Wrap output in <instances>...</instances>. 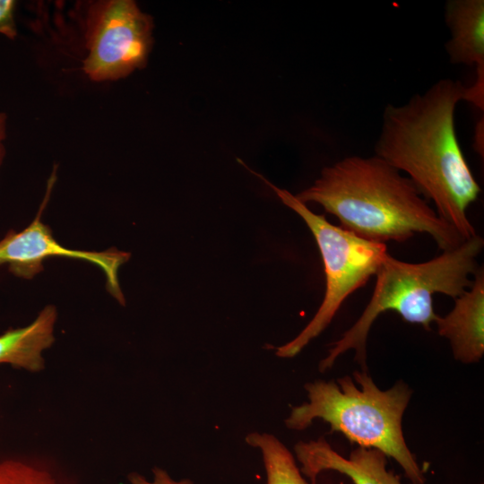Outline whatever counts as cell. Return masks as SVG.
<instances>
[{
	"mask_svg": "<svg viewBox=\"0 0 484 484\" xmlns=\"http://www.w3.org/2000/svg\"><path fill=\"white\" fill-rule=\"evenodd\" d=\"M467 87L442 79L403 105L387 104L375 155L403 171L439 217L469 239L476 234L467 216L481 189L461 149L455 108Z\"/></svg>",
	"mask_w": 484,
	"mask_h": 484,
	"instance_id": "1",
	"label": "cell"
},
{
	"mask_svg": "<svg viewBox=\"0 0 484 484\" xmlns=\"http://www.w3.org/2000/svg\"><path fill=\"white\" fill-rule=\"evenodd\" d=\"M296 197L305 204L321 205L341 228L367 240L404 242L426 233L443 251L466 240L439 217L408 177L376 155L348 156L324 167Z\"/></svg>",
	"mask_w": 484,
	"mask_h": 484,
	"instance_id": "2",
	"label": "cell"
},
{
	"mask_svg": "<svg viewBox=\"0 0 484 484\" xmlns=\"http://www.w3.org/2000/svg\"><path fill=\"white\" fill-rule=\"evenodd\" d=\"M483 246V238L475 235L431 260L415 264L398 260L388 253L375 274L376 286L368 304L357 322L332 344L328 355L319 363V370L323 373L331 368L337 358L350 349L355 350L362 370H367L368 332L376 317L387 310L430 330L437 317L433 295L442 293L454 299L469 289L472 283L470 276L480 268L477 258Z\"/></svg>",
	"mask_w": 484,
	"mask_h": 484,
	"instance_id": "3",
	"label": "cell"
},
{
	"mask_svg": "<svg viewBox=\"0 0 484 484\" xmlns=\"http://www.w3.org/2000/svg\"><path fill=\"white\" fill-rule=\"evenodd\" d=\"M336 381L316 380L305 385L308 402L291 408L285 425L301 431L314 419L330 425L360 447L375 448L394 459L412 483L424 484V471L408 448L402 420L411 391L402 381L380 390L367 370L355 371Z\"/></svg>",
	"mask_w": 484,
	"mask_h": 484,
	"instance_id": "4",
	"label": "cell"
},
{
	"mask_svg": "<svg viewBox=\"0 0 484 484\" xmlns=\"http://www.w3.org/2000/svg\"><path fill=\"white\" fill-rule=\"evenodd\" d=\"M246 169L303 219L315 239L324 263L326 285L320 307L305 328L275 351L280 358H293L330 324L346 298L376 274L388 254L387 246L333 225L324 214L314 213L288 190L277 187L262 175Z\"/></svg>",
	"mask_w": 484,
	"mask_h": 484,
	"instance_id": "5",
	"label": "cell"
},
{
	"mask_svg": "<svg viewBox=\"0 0 484 484\" xmlns=\"http://www.w3.org/2000/svg\"><path fill=\"white\" fill-rule=\"evenodd\" d=\"M82 69L94 82L116 81L143 68L152 47V18L132 0L97 1L85 19Z\"/></svg>",
	"mask_w": 484,
	"mask_h": 484,
	"instance_id": "6",
	"label": "cell"
},
{
	"mask_svg": "<svg viewBox=\"0 0 484 484\" xmlns=\"http://www.w3.org/2000/svg\"><path fill=\"white\" fill-rule=\"evenodd\" d=\"M34 220L21 231L10 230L0 240V265L5 264L17 277L31 279L43 270V262L49 257H66L84 260L101 269L110 294L122 305L118 272L130 258V254L116 248L105 251L74 250L63 246L52 235L50 229L40 220Z\"/></svg>",
	"mask_w": 484,
	"mask_h": 484,
	"instance_id": "7",
	"label": "cell"
},
{
	"mask_svg": "<svg viewBox=\"0 0 484 484\" xmlns=\"http://www.w3.org/2000/svg\"><path fill=\"white\" fill-rule=\"evenodd\" d=\"M294 453L301 465V473L309 479L311 484H316L318 475L325 471L344 474L353 484H402L397 475L386 469L387 456L375 448L359 446L346 458L321 436L316 440L297 443Z\"/></svg>",
	"mask_w": 484,
	"mask_h": 484,
	"instance_id": "8",
	"label": "cell"
},
{
	"mask_svg": "<svg viewBox=\"0 0 484 484\" xmlns=\"http://www.w3.org/2000/svg\"><path fill=\"white\" fill-rule=\"evenodd\" d=\"M445 20L451 38L445 44L450 62L475 66L476 80L467 87L465 100L484 107V1L449 0Z\"/></svg>",
	"mask_w": 484,
	"mask_h": 484,
	"instance_id": "9",
	"label": "cell"
},
{
	"mask_svg": "<svg viewBox=\"0 0 484 484\" xmlns=\"http://www.w3.org/2000/svg\"><path fill=\"white\" fill-rule=\"evenodd\" d=\"M469 290L454 298V308L435 322L438 334L446 338L455 359L479 362L484 354V272L479 268Z\"/></svg>",
	"mask_w": 484,
	"mask_h": 484,
	"instance_id": "10",
	"label": "cell"
},
{
	"mask_svg": "<svg viewBox=\"0 0 484 484\" xmlns=\"http://www.w3.org/2000/svg\"><path fill=\"white\" fill-rule=\"evenodd\" d=\"M56 317V307L47 306L28 325L10 328L0 334V364L33 373L43 370V352L55 341Z\"/></svg>",
	"mask_w": 484,
	"mask_h": 484,
	"instance_id": "11",
	"label": "cell"
},
{
	"mask_svg": "<svg viewBox=\"0 0 484 484\" xmlns=\"http://www.w3.org/2000/svg\"><path fill=\"white\" fill-rule=\"evenodd\" d=\"M245 440L261 453L266 484H309L304 479L292 453L274 435L255 431L247 434Z\"/></svg>",
	"mask_w": 484,
	"mask_h": 484,
	"instance_id": "12",
	"label": "cell"
},
{
	"mask_svg": "<svg viewBox=\"0 0 484 484\" xmlns=\"http://www.w3.org/2000/svg\"><path fill=\"white\" fill-rule=\"evenodd\" d=\"M0 484H60L48 471L31 463L6 459L0 462Z\"/></svg>",
	"mask_w": 484,
	"mask_h": 484,
	"instance_id": "13",
	"label": "cell"
},
{
	"mask_svg": "<svg viewBox=\"0 0 484 484\" xmlns=\"http://www.w3.org/2000/svg\"><path fill=\"white\" fill-rule=\"evenodd\" d=\"M17 2L13 0H0V34L10 39L17 37L15 10Z\"/></svg>",
	"mask_w": 484,
	"mask_h": 484,
	"instance_id": "14",
	"label": "cell"
},
{
	"mask_svg": "<svg viewBox=\"0 0 484 484\" xmlns=\"http://www.w3.org/2000/svg\"><path fill=\"white\" fill-rule=\"evenodd\" d=\"M127 479L130 484H194L189 479L175 480L167 471L160 467L152 469L151 480L138 472L129 473Z\"/></svg>",
	"mask_w": 484,
	"mask_h": 484,
	"instance_id": "15",
	"label": "cell"
},
{
	"mask_svg": "<svg viewBox=\"0 0 484 484\" xmlns=\"http://www.w3.org/2000/svg\"><path fill=\"white\" fill-rule=\"evenodd\" d=\"M473 147L475 151L483 157V117H481L476 125Z\"/></svg>",
	"mask_w": 484,
	"mask_h": 484,
	"instance_id": "16",
	"label": "cell"
},
{
	"mask_svg": "<svg viewBox=\"0 0 484 484\" xmlns=\"http://www.w3.org/2000/svg\"><path fill=\"white\" fill-rule=\"evenodd\" d=\"M6 114L4 112H0V166L2 165L4 158L5 156V148L4 142L6 138Z\"/></svg>",
	"mask_w": 484,
	"mask_h": 484,
	"instance_id": "17",
	"label": "cell"
}]
</instances>
